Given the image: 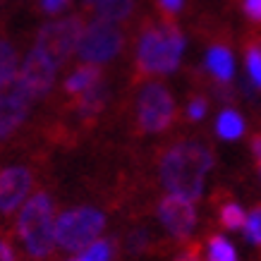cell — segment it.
I'll use <instances>...</instances> for the list:
<instances>
[{
  "mask_svg": "<svg viewBox=\"0 0 261 261\" xmlns=\"http://www.w3.org/2000/svg\"><path fill=\"white\" fill-rule=\"evenodd\" d=\"M214 168V153L199 142H180L163 151L159 177L170 194L197 201L204 190V177Z\"/></svg>",
  "mask_w": 261,
  "mask_h": 261,
  "instance_id": "6da1fadb",
  "label": "cell"
},
{
  "mask_svg": "<svg viewBox=\"0 0 261 261\" xmlns=\"http://www.w3.org/2000/svg\"><path fill=\"white\" fill-rule=\"evenodd\" d=\"M185 50V36L175 27L173 19L163 24L146 22L139 32L135 50V72L137 77H153L177 70Z\"/></svg>",
  "mask_w": 261,
  "mask_h": 261,
  "instance_id": "7a4b0ae2",
  "label": "cell"
},
{
  "mask_svg": "<svg viewBox=\"0 0 261 261\" xmlns=\"http://www.w3.org/2000/svg\"><path fill=\"white\" fill-rule=\"evenodd\" d=\"M17 235L32 261H43L50 256L56 245V206L46 192L34 194L22 204L17 216Z\"/></svg>",
  "mask_w": 261,
  "mask_h": 261,
  "instance_id": "3957f363",
  "label": "cell"
},
{
  "mask_svg": "<svg viewBox=\"0 0 261 261\" xmlns=\"http://www.w3.org/2000/svg\"><path fill=\"white\" fill-rule=\"evenodd\" d=\"M177 118L175 98L163 84L149 82L139 89L135 101V127L139 135L166 132Z\"/></svg>",
  "mask_w": 261,
  "mask_h": 261,
  "instance_id": "277c9868",
  "label": "cell"
},
{
  "mask_svg": "<svg viewBox=\"0 0 261 261\" xmlns=\"http://www.w3.org/2000/svg\"><path fill=\"white\" fill-rule=\"evenodd\" d=\"M106 228V216L94 206H80L56 218V245L65 252H84Z\"/></svg>",
  "mask_w": 261,
  "mask_h": 261,
  "instance_id": "5b68a950",
  "label": "cell"
},
{
  "mask_svg": "<svg viewBox=\"0 0 261 261\" xmlns=\"http://www.w3.org/2000/svg\"><path fill=\"white\" fill-rule=\"evenodd\" d=\"M84 27L87 24H84L82 15H70L63 17V19H56V22H48L36 34V46L34 48H39L56 67H63L70 60L72 53H77Z\"/></svg>",
  "mask_w": 261,
  "mask_h": 261,
  "instance_id": "8992f818",
  "label": "cell"
},
{
  "mask_svg": "<svg viewBox=\"0 0 261 261\" xmlns=\"http://www.w3.org/2000/svg\"><path fill=\"white\" fill-rule=\"evenodd\" d=\"M122 46H125V32L118 27V22L96 17L82 32L77 56L82 58V63L101 65L113 60L122 50Z\"/></svg>",
  "mask_w": 261,
  "mask_h": 261,
  "instance_id": "52a82bcc",
  "label": "cell"
},
{
  "mask_svg": "<svg viewBox=\"0 0 261 261\" xmlns=\"http://www.w3.org/2000/svg\"><path fill=\"white\" fill-rule=\"evenodd\" d=\"M32 96L27 94L19 77L0 87V142L15 135L32 111Z\"/></svg>",
  "mask_w": 261,
  "mask_h": 261,
  "instance_id": "ba28073f",
  "label": "cell"
},
{
  "mask_svg": "<svg viewBox=\"0 0 261 261\" xmlns=\"http://www.w3.org/2000/svg\"><path fill=\"white\" fill-rule=\"evenodd\" d=\"M56 65L50 63L39 48H32L29 56L24 58V65L17 77L22 82V87L27 89V94L32 96V101H39V98L50 94V89L56 84Z\"/></svg>",
  "mask_w": 261,
  "mask_h": 261,
  "instance_id": "9c48e42d",
  "label": "cell"
},
{
  "mask_svg": "<svg viewBox=\"0 0 261 261\" xmlns=\"http://www.w3.org/2000/svg\"><path fill=\"white\" fill-rule=\"evenodd\" d=\"M34 187V173L27 166H10L0 170V214L12 216L22 208Z\"/></svg>",
  "mask_w": 261,
  "mask_h": 261,
  "instance_id": "30bf717a",
  "label": "cell"
},
{
  "mask_svg": "<svg viewBox=\"0 0 261 261\" xmlns=\"http://www.w3.org/2000/svg\"><path fill=\"white\" fill-rule=\"evenodd\" d=\"M159 218L173 240H185L197 228V208L192 201L168 194L159 201Z\"/></svg>",
  "mask_w": 261,
  "mask_h": 261,
  "instance_id": "8fae6325",
  "label": "cell"
},
{
  "mask_svg": "<svg viewBox=\"0 0 261 261\" xmlns=\"http://www.w3.org/2000/svg\"><path fill=\"white\" fill-rule=\"evenodd\" d=\"M106 101H108V89H106L103 82H98L96 87L87 89L84 94L74 96V98H72V108H74V113H77L82 120H91L103 111Z\"/></svg>",
  "mask_w": 261,
  "mask_h": 261,
  "instance_id": "7c38bea8",
  "label": "cell"
},
{
  "mask_svg": "<svg viewBox=\"0 0 261 261\" xmlns=\"http://www.w3.org/2000/svg\"><path fill=\"white\" fill-rule=\"evenodd\" d=\"M98 82H103V70L101 65H91V63H84L80 65L77 70H72V74L65 80V94L74 98V96L84 94L87 89L96 87Z\"/></svg>",
  "mask_w": 261,
  "mask_h": 261,
  "instance_id": "4fadbf2b",
  "label": "cell"
},
{
  "mask_svg": "<svg viewBox=\"0 0 261 261\" xmlns=\"http://www.w3.org/2000/svg\"><path fill=\"white\" fill-rule=\"evenodd\" d=\"M84 3L89 10H94L96 17L111 22H122L135 10V0H84Z\"/></svg>",
  "mask_w": 261,
  "mask_h": 261,
  "instance_id": "5bb4252c",
  "label": "cell"
},
{
  "mask_svg": "<svg viewBox=\"0 0 261 261\" xmlns=\"http://www.w3.org/2000/svg\"><path fill=\"white\" fill-rule=\"evenodd\" d=\"M206 67H208V72L214 74L216 80H221V82H228L232 77V72H235L232 56H230V50L225 46L208 48V53H206Z\"/></svg>",
  "mask_w": 261,
  "mask_h": 261,
  "instance_id": "9a60e30c",
  "label": "cell"
},
{
  "mask_svg": "<svg viewBox=\"0 0 261 261\" xmlns=\"http://www.w3.org/2000/svg\"><path fill=\"white\" fill-rule=\"evenodd\" d=\"M17 50L12 43L0 41V87L10 84L12 80H17Z\"/></svg>",
  "mask_w": 261,
  "mask_h": 261,
  "instance_id": "2e32d148",
  "label": "cell"
},
{
  "mask_svg": "<svg viewBox=\"0 0 261 261\" xmlns=\"http://www.w3.org/2000/svg\"><path fill=\"white\" fill-rule=\"evenodd\" d=\"M216 132L223 139H240L245 135V120L240 118L235 111H223L216 122Z\"/></svg>",
  "mask_w": 261,
  "mask_h": 261,
  "instance_id": "e0dca14e",
  "label": "cell"
},
{
  "mask_svg": "<svg viewBox=\"0 0 261 261\" xmlns=\"http://www.w3.org/2000/svg\"><path fill=\"white\" fill-rule=\"evenodd\" d=\"M218 218H221V225L228 230H240L245 228V208H240L235 201H225V204H221V208H218Z\"/></svg>",
  "mask_w": 261,
  "mask_h": 261,
  "instance_id": "ac0fdd59",
  "label": "cell"
},
{
  "mask_svg": "<svg viewBox=\"0 0 261 261\" xmlns=\"http://www.w3.org/2000/svg\"><path fill=\"white\" fill-rule=\"evenodd\" d=\"M208 261H238L235 247L221 235H211L208 238Z\"/></svg>",
  "mask_w": 261,
  "mask_h": 261,
  "instance_id": "d6986e66",
  "label": "cell"
},
{
  "mask_svg": "<svg viewBox=\"0 0 261 261\" xmlns=\"http://www.w3.org/2000/svg\"><path fill=\"white\" fill-rule=\"evenodd\" d=\"M115 254V242L113 240H96L82 252V261H111Z\"/></svg>",
  "mask_w": 261,
  "mask_h": 261,
  "instance_id": "ffe728a7",
  "label": "cell"
},
{
  "mask_svg": "<svg viewBox=\"0 0 261 261\" xmlns=\"http://www.w3.org/2000/svg\"><path fill=\"white\" fill-rule=\"evenodd\" d=\"M247 56V72H249V80L261 89V46L249 43L245 50Z\"/></svg>",
  "mask_w": 261,
  "mask_h": 261,
  "instance_id": "44dd1931",
  "label": "cell"
},
{
  "mask_svg": "<svg viewBox=\"0 0 261 261\" xmlns=\"http://www.w3.org/2000/svg\"><path fill=\"white\" fill-rule=\"evenodd\" d=\"M245 235L252 245H261V204L254 206L245 221Z\"/></svg>",
  "mask_w": 261,
  "mask_h": 261,
  "instance_id": "7402d4cb",
  "label": "cell"
},
{
  "mask_svg": "<svg viewBox=\"0 0 261 261\" xmlns=\"http://www.w3.org/2000/svg\"><path fill=\"white\" fill-rule=\"evenodd\" d=\"M151 245V232L144 228H135L129 235H127V249L132 254H139V252H146Z\"/></svg>",
  "mask_w": 261,
  "mask_h": 261,
  "instance_id": "603a6c76",
  "label": "cell"
},
{
  "mask_svg": "<svg viewBox=\"0 0 261 261\" xmlns=\"http://www.w3.org/2000/svg\"><path fill=\"white\" fill-rule=\"evenodd\" d=\"M72 0H39V8L46 12V15H58L63 10L70 8Z\"/></svg>",
  "mask_w": 261,
  "mask_h": 261,
  "instance_id": "cb8c5ba5",
  "label": "cell"
},
{
  "mask_svg": "<svg viewBox=\"0 0 261 261\" xmlns=\"http://www.w3.org/2000/svg\"><path fill=\"white\" fill-rule=\"evenodd\" d=\"M187 115H190V120H201L206 115V98H194V101H190V106H187Z\"/></svg>",
  "mask_w": 261,
  "mask_h": 261,
  "instance_id": "d4e9b609",
  "label": "cell"
},
{
  "mask_svg": "<svg viewBox=\"0 0 261 261\" xmlns=\"http://www.w3.org/2000/svg\"><path fill=\"white\" fill-rule=\"evenodd\" d=\"M175 261H201V247H199V242H190L187 249H185Z\"/></svg>",
  "mask_w": 261,
  "mask_h": 261,
  "instance_id": "484cf974",
  "label": "cell"
},
{
  "mask_svg": "<svg viewBox=\"0 0 261 261\" xmlns=\"http://www.w3.org/2000/svg\"><path fill=\"white\" fill-rule=\"evenodd\" d=\"M159 8H161V12L170 19L173 15H177V12H180L182 0H159Z\"/></svg>",
  "mask_w": 261,
  "mask_h": 261,
  "instance_id": "4316f807",
  "label": "cell"
},
{
  "mask_svg": "<svg viewBox=\"0 0 261 261\" xmlns=\"http://www.w3.org/2000/svg\"><path fill=\"white\" fill-rule=\"evenodd\" d=\"M245 15L254 22H261V0H245Z\"/></svg>",
  "mask_w": 261,
  "mask_h": 261,
  "instance_id": "83f0119b",
  "label": "cell"
},
{
  "mask_svg": "<svg viewBox=\"0 0 261 261\" xmlns=\"http://www.w3.org/2000/svg\"><path fill=\"white\" fill-rule=\"evenodd\" d=\"M0 261H17V254L5 238H0Z\"/></svg>",
  "mask_w": 261,
  "mask_h": 261,
  "instance_id": "f1b7e54d",
  "label": "cell"
},
{
  "mask_svg": "<svg viewBox=\"0 0 261 261\" xmlns=\"http://www.w3.org/2000/svg\"><path fill=\"white\" fill-rule=\"evenodd\" d=\"M70 261H82V259H80V256H77V259H70Z\"/></svg>",
  "mask_w": 261,
  "mask_h": 261,
  "instance_id": "f546056e",
  "label": "cell"
},
{
  "mask_svg": "<svg viewBox=\"0 0 261 261\" xmlns=\"http://www.w3.org/2000/svg\"><path fill=\"white\" fill-rule=\"evenodd\" d=\"M259 168H261V166H259Z\"/></svg>",
  "mask_w": 261,
  "mask_h": 261,
  "instance_id": "4dcf8cb0",
  "label": "cell"
}]
</instances>
